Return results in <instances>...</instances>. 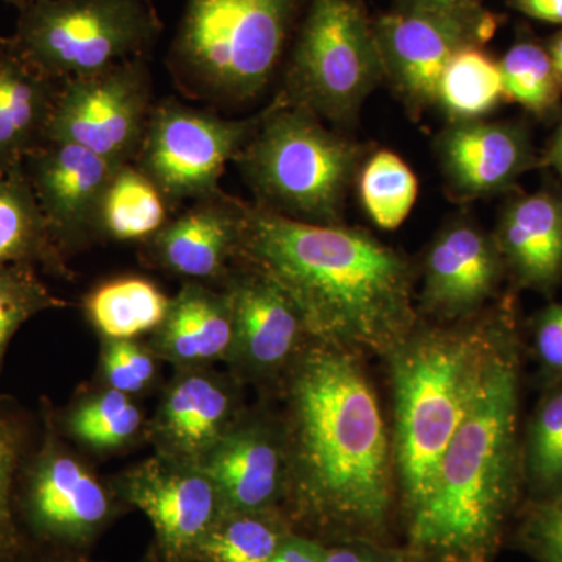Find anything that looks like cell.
Here are the masks:
<instances>
[{
    "instance_id": "obj_19",
    "label": "cell",
    "mask_w": 562,
    "mask_h": 562,
    "mask_svg": "<svg viewBox=\"0 0 562 562\" xmlns=\"http://www.w3.org/2000/svg\"><path fill=\"white\" fill-rule=\"evenodd\" d=\"M243 201L224 191L194 201L150 239L162 268L191 280H213L238 258Z\"/></svg>"
},
{
    "instance_id": "obj_5",
    "label": "cell",
    "mask_w": 562,
    "mask_h": 562,
    "mask_svg": "<svg viewBox=\"0 0 562 562\" xmlns=\"http://www.w3.org/2000/svg\"><path fill=\"white\" fill-rule=\"evenodd\" d=\"M306 0H187L169 50L184 91L247 103L268 90L302 20Z\"/></svg>"
},
{
    "instance_id": "obj_30",
    "label": "cell",
    "mask_w": 562,
    "mask_h": 562,
    "mask_svg": "<svg viewBox=\"0 0 562 562\" xmlns=\"http://www.w3.org/2000/svg\"><path fill=\"white\" fill-rule=\"evenodd\" d=\"M355 184L369 220L386 232L401 227L419 192L416 173L391 150H376L366 157Z\"/></svg>"
},
{
    "instance_id": "obj_23",
    "label": "cell",
    "mask_w": 562,
    "mask_h": 562,
    "mask_svg": "<svg viewBox=\"0 0 562 562\" xmlns=\"http://www.w3.org/2000/svg\"><path fill=\"white\" fill-rule=\"evenodd\" d=\"M231 416V395L220 383L184 376L162 403L158 430L180 460L201 461L232 430Z\"/></svg>"
},
{
    "instance_id": "obj_4",
    "label": "cell",
    "mask_w": 562,
    "mask_h": 562,
    "mask_svg": "<svg viewBox=\"0 0 562 562\" xmlns=\"http://www.w3.org/2000/svg\"><path fill=\"white\" fill-rule=\"evenodd\" d=\"M514 316V303L506 299L471 319H420L384 357L394 394L392 450L402 524L427 497L439 461L468 416L492 351Z\"/></svg>"
},
{
    "instance_id": "obj_39",
    "label": "cell",
    "mask_w": 562,
    "mask_h": 562,
    "mask_svg": "<svg viewBox=\"0 0 562 562\" xmlns=\"http://www.w3.org/2000/svg\"><path fill=\"white\" fill-rule=\"evenodd\" d=\"M325 549V543L294 532L268 562H324Z\"/></svg>"
},
{
    "instance_id": "obj_1",
    "label": "cell",
    "mask_w": 562,
    "mask_h": 562,
    "mask_svg": "<svg viewBox=\"0 0 562 562\" xmlns=\"http://www.w3.org/2000/svg\"><path fill=\"white\" fill-rule=\"evenodd\" d=\"M286 517L325 546L397 543L392 431L361 355L312 341L288 371Z\"/></svg>"
},
{
    "instance_id": "obj_8",
    "label": "cell",
    "mask_w": 562,
    "mask_h": 562,
    "mask_svg": "<svg viewBox=\"0 0 562 562\" xmlns=\"http://www.w3.org/2000/svg\"><path fill=\"white\" fill-rule=\"evenodd\" d=\"M161 33L151 0H33L11 46L44 76L65 80L147 57Z\"/></svg>"
},
{
    "instance_id": "obj_9",
    "label": "cell",
    "mask_w": 562,
    "mask_h": 562,
    "mask_svg": "<svg viewBox=\"0 0 562 562\" xmlns=\"http://www.w3.org/2000/svg\"><path fill=\"white\" fill-rule=\"evenodd\" d=\"M147 57L60 80L47 143H69L113 165L135 162L154 110Z\"/></svg>"
},
{
    "instance_id": "obj_14",
    "label": "cell",
    "mask_w": 562,
    "mask_h": 562,
    "mask_svg": "<svg viewBox=\"0 0 562 562\" xmlns=\"http://www.w3.org/2000/svg\"><path fill=\"white\" fill-rule=\"evenodd\" d=\"M127 498L146 514L171 558L194 557L222 514L220 495L201 465L150 460L128 475Z\"/></svg>"
},
{
    "instance_id": "obj_35",
    "label": "cell",
    "mask_w": 562,
    "mask_h": 562,
    "mask_svg": "<svg viewBox=\"0 0 562 562\" xmlns=\"http://www.w3.org/2000/svg\"><path fill=\"white\" fill-rule=\"evenodd\" d=\"M103 371L113 390L128 395L151 382L155 364L150 355L131 339H110L103 355Z\"/></svg>"
},
{
    "instance_id": "obj_21",
    "label": "cell",
    "mask_w": 562,
    "mask_h": 562,
    "mask_svg": "<svg viewBox=\"0 0 562 562\" xmlns=\"http://www.w3.org/2000/svg\"><path fill=\"white\" fill-rule=\"evenodd\" d=\"M31 503L41 528L70 541L87 539L105 522L110 512L102 484L68 454H50L40 462Z\"/></svg>"
},
{
    "instance_id": "obj_11",
    "label": "cell",
    "mask_w": 562,
    "mask_h": 562,
    "mask_svg": "<svg viewBox=\"0 0 562 562\" xmlns=\"http://www.w3.org/2000/svg\"><path fill=\"white\" fill-rule=\"evenodd\" d=\"M373 24L384 80L412 120H419L438 105L443 70L454 55L469 47H483L497 31L498 18L486 9L452 13L397 5Z\"/></svg>"
},
{
    "instance_id": "obj_26",
    "label": "cell",
    "mask_w": 562,
    "mask_h": 562,
    "mask_svg": "<svg viewBox=\"0 0 562 562\" xmlns=\"http://www.w3.org/2000/svg\"><path fill=\"white\" fill-rule=\"evenodd\" d=\"M171 301L146 279L122 277L95 288L85 308L99 331L109 339H132L158 330Z\"/></svg>"
},
{
    "instance_id": "obj_12",
    "label": "cell",
    "mask_w": 562,
    "mask_h": 562,
    "mask_svg": "<svg viewBox=\"0 0 562 562\" xmlns=\"http://www.w3.org/2000/svg\"><path fill=\"white\" fill-rule=\"evenodd\" d=\"M505 276L494 236L465 217L450 221L422 261L420 319L458 322L479 316L497 295Z\"/></svg>"
},
{
    "instance_id": "obj_44",
    "label": "cell",
    "mask_w": 562,
    "mask_h": 562,
    "mask_svg": "<svg viewBox=\"0 0 562 562\" xmlns=\"http://www.w3.org/2000/svg\"><path fill=\"white\" fill-rule=\"evenodd\" d=\"M7 43H10V36L7 38V36L0 35V46H5Z\"/></svg>"
},
{
    "instance_id": "obj_18",
    "label": "cell",
    "mask_w": 562,
    "mask_h": 562,
    "mask_svg": "<svg viewBox=\"0 0 562 562\" xmlns=\"http://www.w3.org/2000/svg\"><path fill=\"white\" fill-rule=\"evenodd\" d=\"M506 276L522 290L552 294L562 280V194L541 190L503 206L494 232Z\"/></svg>"
},
{
    "instance_id": "obj_13",
    "label": "cell",
    "mask_w": 562,
    "mask_h": 562,
    "mask_svg": "<svg viewBox=\"0 0 562 562\" xmlns=\"http://www.w3.org/2000/svg\"><path fill=\"white\" fill-rule=\"evenodd\" d=\"M117 166L69 143H46L24 161V172L58 249L99 235L106 187Z\"/></svg>"
},
{
    "instance_id": "obj_41",
    "label": "cell",
    "mask_w": 562,
    "mask_h": 562,
    "mask_svg": "<svg viewBox=\"0 0 562 562\" xmlns=\"http://www.w3.org/2000/svg\"><path fill=\"white\" fill-rule=\"evenodd\" d=\"M484 0H398L401 7L452 11V13H475L484 10Z\"/></svg>"
},
{
    "instance_id": "obj_24",
    "label": "cell",
    "mask_w": 562,
    "mask_h": 562,
    "mask_svg": "<svg viewBox=\"0 0 562 562\" xmlns=\"http://www.w3.org/2000/svg\"><path fill=\"white\" fill-rule=\"evenodd\" d=\"M33 262L65 271L24 168L0 172V268Z\"/></svg>"
},
{
    "instance_id": "obj_15",
    "label": "cell",
    "mask_w": 562,
    "mask_h": 562,
    "mask_svg": "<svg viewBox=\"0 0 562 562\" xmlns=\"http://www.w3.org/2000/svg\"><path fill=\"white\" fill-rule=\"evenodd\" d=\"M233 299L231 355L254 375L290 371L312 338L279 283L246 266L227 284Z\"/></svg>"
},
{
    "instance_id": "obj_40",
    "label": "cell",
    "mask_w": 562,
    "mask_h": 562,
    "mask_svg": "<svg viewBox=\"0 0 562 562\" xmlns=\"http://www.w3.org/2000/svg\"><path fill=\"white\" fill-rule=\"evenodd\" d=\"M509 5L531 20L562 24V0H509Z\"/></svg>"
},
{
    "instance_id": "obj_42",
    "label": "cell",
    "mask_w": 562,
    "mask_h": 562,
    "mask_svg": "<svg viewBox=\"0 0 562 562\" xmlns=\"http://www.w3.org/2000/svg\"><path fill=\"white\" fill-rule=\"evenodd\" d=\"M543 162L550 166L553 171H557L558 176L562 179V121L560 127L553 133L552 139H550Z\"/></svg>"
},
{
    "instance_id": "obj_34",
    "label": "cell",
    "mask_w": 562,
    "mask_h": 562,
    "mask_svg": "<svg viewBox=\"0 0 562 562\" xmlns=\"http://www.w3.org/2000/svg\"><path fill=\"white\" fill-rule=\"evenodd\" d=\"M514 546L536 562H562V494L542 502H524Z\"/></svg>"
},
{
    "instance_id": "obj_16",
    "label": "cell",
    "mask_w": 562,
    "mask_h": 562,
    "mask_svg": "<svg viewBox=\"0 0 562 562\" xmlns=\"http://www.w3.org/2000/svg\"><path fill=\"white\" fill-rule=\"evenodd\" d=\"M436 154L447 190L462 202L509 190L535 165L530 136L513 122H449Z\"/></svg>"
},
{
    "instance_id": "obj_43",
    "label": "cell",
    "mask_w": 562,
    "mask_h": 562,
    "mask_svg": "<svg viewBox=\"0 0 562 562\" xmlns=\"http://www.w3.org/2000/svg\"><path fill=\"white\" fill-rule=\"evenodd\" d=\"M3 2L11 3V5L16 7V9H25V7L31 5L33 0H3Z\"/></svg>"
},
{
    "instance_id": "obj_37",
    "label": "cell",
    "mask_w": 562,
    "mask_h": 562,
    "mask_svg": "<svg viewBox=\"0 0 562 562\" xmlns=\"http://www.w3.org/2000/svg\"><path fill=\"white\" fill-rule=\"evenodd\" d=\"M324 562H422L403 543L342 542L325 549Z\"/></svg>"
},
{
    "instance_id": "obj_2",
    "label": "cell",
    "mask_w": 562,
    "mask_h": 562,
    "mask_svg": "<svg viewBox=\"0 0 562 562\" xmlns=\"http://www.w3.org/2000/svg\"><path fill=\"white\" fill-rule=\"evenodd\" d=\"M238 258L290 295L312 341L384 358L419 324L417 269L361 228L243 202Z\"/></svg>"
},
{
    "instance_id": "obj_36",
    "label": "cell",
    "mask_w": 562,
    "mask_h": 562,
    "mask_svg": "<svg viewBox=\"0 0 562 562\" xmlns=\"http://www.w3.org/2000/svg\"><path fill=\"white\" fill-rule=\"evenodd\" d=\"M531 330L542 386L562 382V303H550L536 314Z\"/></svg>"
},
{
    "instance_id": "obj_45",
    "label": "cell",
    "mask_w": 562,
    "mask_h": 562,
    "mask_svg": "<svg viewBox=\"0 0 562 562\" xmlns=\"http://www.w3.org/2000/svg\"><path fill=\"white\" fill-rule=\"evenodd\" d=\"M558 77H560V81H561V85H562V69L558 70Z\"/></svg>"
},
{
    "instance_id": "obj_10",
    "label": "cell",
    "mask_w": 562,
    "mask_h": 562,
    "mask_svg": "<svg viewBox=\"0 0 562 562\" xmlns=\"http://www.w3.org/2000/svg\"><path fill=\"white\" fill-rule=\"evenodd\" d=\"M249 120H224L168 99L155 103L133 165L146 173L169 205L222 191L220 180L257 128Z\"/></svg>"
},
{
    "instance_id": "obj_33",
    "label": "cell",
    "mask_w": 562,
    "mask_h": 562,
    "mask_svg": "<svg viewBox=\"0 0 562 562\" xmlns=\"http://www.w3.org/2000/svg\"><path fill=\"white\" fill-rule=\"evenodd\" d=\"M65 303L47 291L32 265L0 268V362L7 346L22 324L44 310Z\"/></svg>"
},
{
    "instance_id": "obj_29",
    "label": "cell",
    "mask_w": 562,
    "mask_h": 562,
    "mask_svg": "<svg viewBox=\"0 0 562 562\" xmlns=\"http://www.w3.org/2000/svg\"><path fill=\"white\" fill-rule=\"evenodd\" d=\"M505 99L498 61L483 47L454 55L443 70L438 105L449 122L483 120Z\"/></svg>"
},
{
    "instance_id": "obj_32",
    "label": "cell",
    "mask_w": 562,
    "mask_h": 562,
    "mask_svg": "<svg viewBox=\"0 0 562 562\" xmlns=\"http://www.w3.org/2000/svg\"><path fill=\"white\" fill-rule=\"evenodd\" d=\"M140 427V413L124 392L111 390L81 405L72 419L74 435L95 449H113L133 438Z\"/></svg>"
},
{
    "instance_id": "obj_20",
    "label": "cell",
    "mask_w": 562,
    "mask_h": 562,
    "mask_svg": "<svg viewBox=\"0 0 562 562\" xmlns=\"http://www.w3.org/2000/svg\"><path fill=\"white\" fill-rule=\"evenodd\" d=\"M60 80L44 76L7 43L0 46V172L24 168L47 143Z\"/></svg>"
},
{
    "instance_id": "obj_28",
    "label": "cell",
    "mask_w": 562,
    "mask_h": 562,
    "mask_svg": "<svg viewBox=\"0 0 562 562\" xmlns=\"http://www.w3.org/2000/svg\"><path fill=\"white\" fill-rule=\"evenodd\" d=\"M294 532L279 509L222 513L194 557L203 562H268Z\"/></svg>"
},
{
    "instance_id": "obj_27",
    "label": "cell",
    "mask_w": 562,
    "mask_h": 562,
    "mask_svg": "<svg viewBox=\"0 0 562 562\" xmlns=\"http://www.w3.org/2000/svg\"><path fill=\"white\" fill-rule=\"evenodd\" d=\"M525 502L562 494V382L542 386L522 438Z\"/></svg>"
},
{
    "instance_id": "obj_6",
    "label": "cell",
    "mask_w": 562,
    "mask_h": 562,
    "mask_svg": "<svg viewBox=\"0 0 562 562\" xmlns=\"http://www.w3.org/2000/svg\"><path fill=\"white\" fill-rule=\"evenodd\" d=\"M368 150L279 98L260 114L236 165L257 205L310 224H341L344 203Z\"/></svg>"
},
{
    "instance_id": "obj_31",
    "label": "cell",
    "mask_w": 562,
    "mask_h": 562,
    "mask_svg": "<svg viewBox=\"0 0 562 562\" xmlns=\"http://www.w3.org/2000/svg\"><path fill=\"white\" fill-rule=\"evenodd\" d=\"M506 101L543 116L560 103L562 85L547 47L524 40L509 47L498 61Z\"/></svg>"
},
{
    "instance_id": "obj_3",
    "label": "cell",
    "mask_w": 562,
    "mask_h": 562,
    "mask_svg": "<svg viewBox=\"0 0 562 562\" xmlns=\"http://www.w3.org/2000/svg\"><path fill=\"white\" fill-rule=\"evenodd\" d=\"M520 375L522 344L514 316L427 497L402 524L403 546L422 562L497 560L522 506Z\"/></svg>"
},
{
    "instance_id": "obj_17",
    "label": "cell",
    "mask_w": 562,
    "mask_h": 562,
    "mask_svg": "<svg viewBox=\"0 0 562 562\" xmlns=\"http://www.w3.org/2000/svg\"><path fill=\"white\" fill-rule=\"evenodd\" d=\"M210 476L222 513L279 509L288 486L283 432L262 425L235 428L199 461Z\"/></svg>"
},
{
    "instance_id": "obj_38",
    "label": "cell",
    "mask_w": 562,
    "mask_h": 562,
    "mask_svg": "<svg viewBox=\"0 0 562 562\" xmlns=\"http://www.w3.org/2000/svg\"><path fill=\"white\" fill-rule=\"evenodd\" d=\"M16 457V435L7 422L0 420V549L9 531V495Z\"/></svg>"
},
{
    "instance_id": "obj_25",
    "label": "cell",
    "mask_w": 562,
    "mask_h": 562,
    "mask_svg": "<svg viewBox=\"0 0 562 562\" xmlns=\"http://www.w3.org/2000/svg\"><path fill=\"white\" fill-rule=\"evenodd\" d=\"M169 205L133 162L117 166L103 195L99 235L114 241H150L169 222Z\"/></svg>"
},
{
    "instance_id": "obj_7",
    "label": "cell",
    "mask_w": 562,
    "mask_h": 562,
    "mask_svg": "<svg viewBox=\"0 0 562 562\" xmlns=\"http://www.w3.org/2000/svg\"><path fill=\"white\" fill-rule=\"evenodd\" d=\"M384 81L375 24L361 0H306L280 98L349 125Z\"/></svg>"
},
{
    "instance_id": "obj_22",
    "label": "cell",
    "mask_w": 562,
    "mask_h": 562,
    "mask_svg": "<svg viewBox=\"0 0 562 562\" xmlns=\"http://www.w3.org/2000/svg\"><path fill=\"white\" fill-rule=\"evenodd\" d=\"M160 349L179 362L216 360L233 346V299L228 288L217 292L191 283L181 288L158 328Z\"/></svg>"
}]
</instances>
